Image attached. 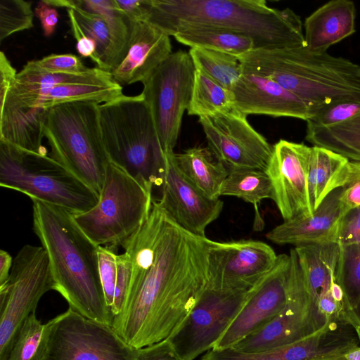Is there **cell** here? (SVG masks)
<instances>
[{
	"label": "cell",
	"mask_w": 360,
	"mask_h": 360,
	"mask_svg": "<svg viewBox=\"0 0 360 360\" xmlns=\"http://www.w3.org/2000/svg\"><path fill=\"white\" fill-rule=\"evenodd\" d=\"M211 241L179 226L153 200L147 219L122 245L132 271L112 326L128 345L157 343L181 324L207 288Z\"/></svg>",
	"instance_id": "cell-1"
},
{
	"label": "cell",
	"mask_w": 360,
	"mask_h": 360,
	"mask_svg": "<svg viewBox=\"0 0 360 360\" xmlns=\"http://www.w3.org/2000/svg\"><path fill=\"white\" fill-rule=\"evenodd\" d=\"M33 229L45 250L53 290L69 307L91 320L112 326L99 277L97 248L68 210L31 199Z\"/></svg>",
	"instance_id": "cell-2"
},
{
	"label": "cell",
	"mask_w": 360,
	"mask_h": 360,
	"mask_svg": "<svg viewBox=\"0 0 360 360\" xmlns=\"http://www.w3.org/2000/svg\"><path fill=\"white\" fill-rule=\"evenodd\" d=\"M146 22L173 37L191 27L230 30L250 37L255 49L305 46L300 17L264 0H150Z\"/></svg>",
	"instance_id": "cell-3"
},
{
	"label": "cell",
	"mask_w": 360,
	"mask_h": 360,
	"mask_svg": "<svg viewBox=\"0 0 360 360\" xmlns=\"http://www.w3.org/2000/svg\"><path fill=\"white\" fill-rule=\"evenodd\" d=\"M243 71L268 77L300 98L312 117L336 103L360 101V65L305 46L253 49L238 56Z\"/></svg>",
	"instance_id": "cell-4"
},
{
	"label": "cell",
	"mask_w": 360,
	"mask_h": 360,
	"mask_svg": "<svg viewBox=\"0 0 360 360\" xmlns=\"http://www.w3.org/2000/svg\"><path fill=\"white\" fill-rule=\"evenodd\" d=\"M99 119L110 160L147 186H160L165 153L141 94L100 104Z\"/></svg>",
	"instance_id": "cell-5"
},
{
	"label": "cell",
	"mask_w": 360,
	"mask_h": 360,
	"mask_svg": "<svg viewBox=\"0 0 360 360\" xmlns=\"http://www.w3.org/2000/svg\"><path fill=\"white\" fill-rule=\"evenodd\" d=\"M99 103L75 101L45 110L42 117L50 157L100 194L110 158L100 124Z\"/></svg>",
	"instance_id": "cell-6"
},
{
	"label": "cell",
	"mask_w": 360,
	"mask_h": 360,
	"mask_svg": "<svg viewBox=\"0 0 360 360\" xmlns=\"http://www.w3.org/2000/svg\"><path fill=\"white\" fill-rule=\"evenodd\" d=\"M0 186L61 207L72 214L89 211L99 194L47 155L0 139Z\"/></svg>",
	"instance_id": "cell-7"
},
{
	"label": "cell",
	"mask_w": 360,
	"mask_h": 360,
	"mask_svg": "<svg viewBox=\"0 0 360 360\" xmlns=\"http://www.w3.org/2000/svg\"><path fill=\"white\" fill-rule=\"evenodd\" d=\"M153 188L110 161L97 204L72 214L82 231L97 246H122L142 226L153 205Z\"/></svg>",
	"instance_id": "cell-8"
},
{
	"label": "cell",
	"mask_w": 360,
	"mask_h": 360,
	"mask_svg": "<svg viewBox=\"0 0 360 360\" xmlns=\"http://www.w3.org/2000/svg\"><path fill=\"white\" fill-rule=\"evenodd\" d=\"M51 290L53 281L45 250L24 245L13 259L8 281L0 287V360L7 359L22 325Z\"/></svg>",
	"instance_id": "cell-9"
},
{
	"label": "cell",
	"mask_w": 360,
	"mask_h": 360,
	"mask_svg": "<svg viewBox=\"0 0 360 360\" xmlns=\"http://www.w3.org/2000/svg\"><path fill=\"white\" fill-rule=\"evenodd\" d=\"M195 68L188 52H172L143 84L163 153L174 151L190 104Z\"/></svg>",
	"instance_id": "cell-10"
},
{
	"label": "cell",
	"mask_w": 360,
	"mask_h": 360,
	"mask_svg": "<svg viewBox=\"0 0 360 360\" xmlns=\"http://www.w3.org/2000/svg\"><path fill=\"white\" fill-rule=\"evenodd\" d=\"M288 301L284 309L262 328L231 348L243 353H257L285 346L304 338L328 321L319 314L311 298L295 249L290 251Z\"/></svg>",
	"instance_id": "cell-11"
},
{
	"label": "cell",
	"mask_w": 360,
	"mask_h": 360,
	"mask_svg": "<svg viewBox=\"0 0 360 360\" xmlns=\"http://www.w3.org/2000/svg\"><path fill=\"white\" fill-rule=\"evenodd\" d=\"M49 321L46 360H137V349L112 326L86 318L70 307Z\"/></svg>",
	"instance_id": "cell-12"
},
{
	"label": "cell",
	"mask_w": 360,
	"mask_h": 360,
	"mask_svg": "<svg viewBox=\"0 0 360 360\" xmlns=\"http://www.w3.org/2000/svg\"><path fill=\"white\" fill-rule=\"evenodd\" d=\"M248 290L205 288L167 338L182 360H194L213 348L242 308Z\"/></svg>",
	"instance_id": "cell-13"
},
{
	"label": "cell",
	"mask_w": 360,
	"mask_h": 360,
	"mask_svg": "<svg viewBox=\"0 0 360 360\" xmlns=\"http://www.w3.org/2000/svg\"><path fill=\"white\" fill-rule=\"evenodd\" d=\"M207 148L228 172L265 171L273 146L235 108L225 113L199 117Z\"/></svg>",
	"instance_id": "cell-14"
},
{
	"label": "cell",
	"mask_w": 360,
	"mask_h": 360,
	"mask_svg": "<svg viewBox=\"0 0 360 360\" xmlns=\"http://www.w3.org/2000/svg\"><path fill=\"white\" fill-rule=\"evenodd\" d=\"M277 258L274 249L263 241L212 240L207 288L249 290L272 269Z\"/></svg>",
	"instance_id": "cell-15"
},
{
	"label": "cell",
	"mask_w": 360,
	"mask_h": 360,
	"mask_svg": "<svg viewBox=\"0 0 360 360\" xmlns=\"http://www.w3.org/2000/svg\"><path fill=\"white\" fill-rule=\"evenodd\" d=\"M290 268V255H278L272 269L249 289L242 308L213 349L231 348L284 309L288 301Z\"/></svg>",
	"instance_id": "cell-16"
},
{
	"label": "cell",
	"mask_w": 360,
	"mask_h": 360,
	"mask_svg": "<svg viewBox=\"0 0 360 360\" xmlns=\"http://www.w3.org/2000/svg\"><path fill=\"white\" fill-rule=\"evenodd\" d=\"M311 147L279 140L273 146L265 169L273 187L274 199L284 221L313 214L308 191Z\"/></svg>",
	"instance_id": "cell-17"
},
{
	"label": "cell",
	"mask_w": 360,
	"mask_h": 360,
	"mask_svg": "<svg viewBox=\"0 0 360 360\" xmlns=\"http://www.w3.org/2000/svg\"><path fill=\"white\" fill-rule=\"evenodd\" d=\"M174 151L165 154L161 197L158 200L165 212L184 230L205 237L207 226L223 209L219 198H212L193 184L179 167Z\"/></svg>",
	"instance_id": "cell-18"
},
{
	"label": "cell",
	"mask_w": 360,
	"mask_h": 360,
	"mask_svg": "<svg viewBox=\"0 0 360 360\" xmlns=\"http://www.w3.org/2000/svg\"><path fill=\"white\" fill-rule=\"evenodd\" d=\"M357 345L356 336L347 324L330 320L310 335L285 346L257 353L212 349L200 360H312L346 354Z\"/></svg>",
	"instance_id": "cell-19"
},
{
	"label": "cell",
	"mask_w": 360,
	"mask_h": 360,
	"mask_svg": "<svg viewBox=\"0 0 360 360\" xmlns=\"http://www.w3.org/2000/svg\"><path fill=\"white\" fill-rule=\"evenodd\" d=\"M231 91L234 108L246 116L264 115L305 121L312 117L300 98L268 77L243 71Z\"/></svg>",
	"instance_id": "cell-20"
},
{
	"label": "cell",
	"mask_w": 360,
	"mask_h": 360,
	"mask_svg": "<svg viewBox=\"0 0 360 360\" xmlns=\"http://www.w3.org/2000/svg\"><path fill=\"white\" fill-rule=\"evenodd\" d=\"M305 139L360 162V101L333 105L307 120Z\"/></svg>",
	"instance_id": "cell-21"
},
{
	"label": "cell",
	"mask_w": 360,
	"mask_h": 360,
	"mask_svg": "<svg viewBox=\"0 0 360 360\" xmlns=\"http://www.w3.org/2000/svg\"><path fill=\"white\" fill-rule=\"evenodd\" d=\"M172 53L170 36L146 21L134 22L127 52L111 72L120 85L143 84Z\"/></svg>",
	"instance_id": "cell-22"
},
{
	"label": "cell",
	"mask_w": 360,
	"mask_h": 360,
	"mask_svg": "<svg viewBox=\"0 0 360 360\" xmlns=\"http://www.w3.org/2000/svg\"><path fill=\"white\" fill-rule=\"evenodd\" d=\"M340 192L341 188L333 191L311 215L284 221L268 232L266 238L295 247L337 243L340 224L346 213L340 200Z\"/></svg>",
	"instance_id": "cell-23"
},
{
	"label": "cell",
	"mask_w": 360,
	"mask_h": 360,
	"mask_svg": "<svg viewBox=\"0 0 360 360\" xmlns=\"http://www.w3.org/2000/svg\"><path fill=\"white\" fill-rule=\"evenodd\" d=\"M113 79L110 72L98 68L78 74L43 70L28 61L16 75L0 110L4 108H38L41 100L53 87L64 84L105 82Z\"/></svg>",
	"instance_id": "cell-24"
},
{
	"label": "cell",
	"mask_w": 360,
	"mask_h": 360,
	"mask_svg": "<svg viewBox=\"0 0 360 360\" xmlns=\"http://www.w3.org/2000/svg\"><path fill=\"white\" fill-rule=\"evenodd\" d=\"M356 8L349 0L330 1L309 15L303 24L305 47L315 53L328 49L353 34Z\"/></svg>",
	"instance_id": "cell-25"
},
{
	"label": "cell",
	"mask_w": 360,
	"mask_h": 360,
	"mask_svg": "<svg viewBox=\"0 0 360 360\" xmlns=\"http://www.w3.org/2000/svg\"><path fill=\"white\" fill-rule=\"evenodd\" d=\"M53 7L77 8L98 15L105 21L111 35L114 70L128 49L133 23L122 12L115 0H46Z\"/></svg>",
	"instance_id": "cell-26"
},
{
	"label": "cell",
	"mask_w": 360,
	"mask_h": 360,
	"mask_svg": "<svg viewBox=\"0 0 360 360\" xmlns=\"http://www.w3.org/2000/svg\"><path fill=\"white\" fill-rule=\"evenodd\" d=\"M347 158L319 146H311L308 169V191L312 212L335 189L340 188Z\"/></svg>",
	"instance_id": "cell-27"
},
{
	"label": "cell",
	"mask_w": 360,
	"mask_h": 360,
	"mask_svg": "<svg viewBox=\"0 0 360 360\" xmlns=\"http://www.w3.org/2000/svg\"><path fill=\"white\" fill-rule=\"evenodd\" d=\"M174 157L180 169L193 184L209 197L219 198L229 172L207 147L191 148L175 153Z\"/></svg>",
	"instance_id": "cell-28"
},
{
	"label": "cell",
	"mask_w": 360,
	"mask_h": 360,
	"mask_svg": "<svg viewBox=\"0 0 360 360\" xmlns=\"http://www.w3.org/2000/svg\"><path fill=\"white\" fill-rule=\"evenodd\" d=\"M174 39L191 48H201L240 56L255 49L248 37L214 27H191L177 32Z\"/></svg>",
	"instance_id": "cell-29"
},
{
	"label": "cell",
	"mask_w": 360,
	"mask_h": 360,
	"mask_svg": "<svg viewBox=\"0 0 360 360\" xmlns=\"http://www.w3.org/2000/svg\"><path fill=\"white\" fill-rule=\"evenodd\" d=\"M219 194L220 196H235L252 203L256 212L254 229H262L264 223L258 212V205L264 199H274L271 182L264 171L240 169L229 172Z\"/></svg>",
	"instance_id": "cell-30"
},
{
	"label": "cell",
	"mask_w": 360,
	"mask_h": 360,
	"mask_svg": "<svg viewBox=\"0 0 360 360\" xmlns=\"http://www.w3.org/2000/svg\"><path fill=\"white\" fill-rule=\"evenodd\" d=\"M232 91L222 86L204 72L196 70L187 112L199 117L225 113L234 108Z\"/></svg>",
	"instance_id": "cell-31"
},
{
	"label": "cell",
	"mask_w": 360,
	"mask_h": 360,
	"mask_svg": "<svg viewBox=\"0 0 360 360\" xmlns=\"http://www.w3.org/2000/svg\"><path fill=\"white\" fill-rule=\"evenodd\" d=\"M122 94V86L114 79L105 82L64 84L51 89L38 107L46 110L53 105L75 101L109 102Z\"/></svg>",
	"instance_id": "cell-32"
},
{
	"label": "cell",
	"mask_w": 360,
	"mask_h": 360,
	"mask_svg": "<svg viewBox=\"0 0 360 360\" xmlns=\"http://www.w3.org/2000/svg\"><path fill=\"white\" fill-rule=\"evenodd\" d=\"M188 53L196 70L231 91L243 74L237 56L201 48H191Z\"/></svg>",
	"instance_id": "cell-33"
},
{
	"label": "cell",
	"mask_w": 360,
	"mask_h": 360,
	"mask_svg": "<svg viewBox=\"0 0 360 360\" xmlns=\"http://www.w3.org/2000/svg\"><path fill=\"white\" fill-rule=\"evenodd\" d=\"M51 330L32 313L18 330L6 360H45Z\"/></svg>",
	"instance_id": "cell-34"
},
{
	"label": "cell",
	"mask_w": 360,
	"mask_h": 360,
	"mask_svg": "<svg viewBox=\"0 0 360 360\" xmlns=\"http://www.w3.org/2000/svg\"><path fill=\"white\" fill-rule=\"evenodd\" d=\"M70 9L73 10L75 18L84 34L96 42V53L94 63L97 68L111 73L113 70V49L105 21L98 15L77 8Z\"/></svg>",
	"instance_id": "cell-35"
},
{
	"label": "cell",
	"mask_w": 360,
	"mask_h": 360,
	"mask_svg": "<svg viewBox=\"0 0 360 360\" xmlns=\"http://www.w3.org/2000/svg\"><path fill=\"white\" fill-rule=\"evenodd\" d=\"M338 279L350 307L360 305V243L340 245Z\"/></svg>",
	"instance_id": "cell-36"
},
{
	"label": "cell",
	"mask_w": 360,
	"mask_h": 360,
	"mask_svg": "<svg viewBox=\"0 0 360 360\" xmlns=\"http://www.w3.org/2000/svg\"><path fill=\"white\" fill-rule=\"evenodd\" d=\"M32 3L24 0H1V42L15 32L33 27L34 12Z\"/></svg>",
	"instance_id": "cell-37"
},
{
	"label": "cell",
	"mask_w": 360,
	"mask_h": 360,
	"mask_svg": "<svg viewBox=\"0 0 360 360\" xmlns=\"http://www.w3.org/2000/svg\"><path fill=\"white\" fill-rule=\"evenodd\" d=\"M117 248L112 246H98V271L105 300L110 308L113 297L117 280Z\"/></svg>",
	"instance_id": "cell-38"
},
{
	"label": "cell",
	"mask_w": 360,
	"mask_h": 360,
	"mask_svg": "<svg viewBox=\"0 0 360 360\" xmlns=\"http://www.w3.org/2000/svg\"><path fill=\"white\" fill-rule=\"evenodd\" d=\"M340 200L347 212L360 206V162L349 160L342 175Z\"/></svg>",
	"instance_id": "cell-39"
},
{
	"label": "cell",
	"mask_w": 360,
	"mask_h": 360,
	"mask_svg": "<svg viewBox=\"0 0 360 360\" xmlns=\"http://www.w3.org/2000/svg\"><path fill=\"white\" fill-rule=\"evenodd\" d=\"M132 271V262L127 252L117 255V280L113 297L110 307L112 319L122 310L124 303Z\"/></svg>",
	"instance_id": "cell-40"
},
{
	"label": "cell",
	"mask_w": 360,
	"mask_h": 360,
	"mask_svg": "<svg viewBox=\"0 0 360 360\" xmlns=\"http://www.w3.org/2000/svg\"><path fill=\"white\" fill-rule=\"evenodd\" d=\"M32 62L39 68L51 72L78 74L89 70L79 57L71 53L51 54Z\"/></svg>",
	"instance_id": "cell-41"
},
{
	"label": "cell",
	"mask_w": 360,
	"mask_h": 360,
	"mask_svg": "<svg viewBox=\"0 0 360 360\" xmlns=\"http://www.w3.org/2000/svg\"><path fill=\"white\" fill-rule=\"evenodd\" d=\"M337 243L339 245L360 243V206L350 209L342 218Z\"/></svg>",
	"instance_id": "cell-42"
},
{
	"label": "cell",
	"mask_w": 360,
	"mask_h": 360,
	"mask_svg": "<svg viewBox=\"0 0 360 360\" xmlns=\"http://www.w3.org/2000/svg\"><path fill=\"white\" fill-rule=\"evenodd\" d=\"M71 31L77 44L76 49L80 56L89 58L94 62L96 53V42L86 35L77 22L72 9H67Z\"/></svg>",
	"instance_id": "cell-43"
},
{
	"label": "cell",
	"mask_w": 360,
	"mask_h": 360,
	"mask_svg": "<svg viewBox=\"0 0 360 360\" xmlns=\"http://www.w3.org/2000/svg\"><path fill=\"white\" fill-rule=\"evenodd\" d=\"M137 360H182L168 339L137 349Z\"/></svg>",
	"instance_id": "cell-44"
},
{
	"label": "cell",
	"mask_w": 360,
	"mask_h": 360,
	"mask_svg": "<svg viewBox=\"0 0 360 360\" xmlns=\"http://www.w3.org/2000/svg\"><path fill=\"white\" fill-rule=\"evenodd\" d=\"M115 1L131 22L147 20L150 8V0H115Z\"/></svg>",
	"instance_id": "cell-45"
},
{
	"label": "cell",
	"mask_w": 360,
	"mask_h": 360,
	"mask_svg": "<svg viewBox=\"0 0 360 360\" xmlns=\"http://www.w3.org/2000/svg\"><path fill=\"white\" fill-rule=\"evenodd\" d=\"M34 14L41 22L44 36L52 35L58 21L59 15L57 10L44 0L38 2L34 8Z\"/></svg>",
	"instance_id": "cell-46"
},
{
	"label": "cell",
	"mask_w": 360,
	"mask_h": 360,
	"mask_svg": "<svg viewBox=\"0 0 360 360\" xmlns=\"http://www.w3.org/2000/svg\"><path fill=\"white\" fill-rule=\"evenodd\" d=\"M17 72L3 51L0 53V105L13 85Z\"/></svg>",
	"instance_id": "cell-47"
},
{
	"label": "cell",
	"mask_w": 360,
	"mask_h": 360,
	"mask_svg": "<svg viewBox=\"0 0 360 360\" xmlns=\"http://www.w3.org/2000/svg\"><path fill=\"white\" fill-rule=\"evenodd\" d=\"M13 259L11 255L4 250H0V287L8 281Z\"/></svg>",
	"instance_id": "cell-48"
},
{
	"label": "cell",
	"mask_w": 360,
	"mask_h": 360,
	"mask_svg": "<svg viewBox=\"0 0 360 360\" xmlns=\"http://www.w3.org/2000/svg\"><path fill=\"white\" fill-rule=\"evenodd\" d=\"M312 360H347V359L346 358L345 354H339L321 357Z\"/></svg>",
	"instance_id": "cell-49"
},
{
	"label": "cell",
	"mask_w": 360,
	"mask_h": 360,
	"mask_svg": "<svg viewBox=\"0 0 360 360\" xmlns=\"http://www.w3.org/2000/svg\"><path fill=\"white\" fill-rule=\"evenodd\" d=\"M356 313L358 314V316L360 317V305L359 306V307L357 308V309L356 310Z\"/></svg>",
	"instance_id": "cell-50"
},
{
	"label": "cell",
	"mask_w": 360,
	"mask_h": 360,
	"mask_svg": "<svg viewBox=\"0 0 360 360\" xmlns=\"http://www.w3.org/2000/svg\"><path fill=\"white\" fill-rule=\"evenodd\" d=\"M46 360V359H45Z\"/></svg>",
	"instance_id": "cell-51"
}]
</instances>
